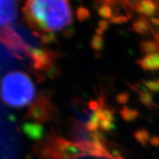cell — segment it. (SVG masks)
<instances>
[{"label":"cell","instance_id":"10","mask_svg":"<svg viewBox=\"0 0 159 159\" xmlns=\"http://www.w3.org/2000/svg\"><path fill=\"white\" fill-rule=\"evenodd\" d=\"M157 5L154 1H151V0L137 1L136 11L139 15H140V16L153 18V16L157 13Z\"/></svg>","mask_w":159,"mask_h":159},{"label":"cell","instance_id":"1","mask_svg":"<svg viewBox=\"0 0 159 159\" xmlns=\"http://www.w3.org/2000/svg\"><path fill=\"white\" fill-rule=\"evenodd\" d=\"M25 20L40 34L66 29L73 22L70 3L65 0H32L23 7Z\"/></svg>","mask_w":159,"mask_h":159},{"label":"cell","instance_id":"7","mask_svg":"<svg viewBox=\"0 0 159 159\" xmlns=\"http://www.w3.org/2000/svg\"><path fill=\"white\" fill-rule=\"evenodd\" d=\"M71 136L75 144L93 142V134L87 129L85 124L75 120L71 127Z\"/></svg>","mask_w":159,"mask_h":159},{"label":"cell","instance_id":"28","mask_svg":"<svg viewBox=\"0 0 159 159\" xmlns=\"http://www.w3.org/2000/svg\"><path fill=\"white\" fill-rule=\"evenodd\" d=\"M150 22L152 24H153L156 26H158L159 27V18L158 17H153V18H150Z\"/></svg>","mask_w":159,"mask_h":159},{"label":"cell","instance_id":"27","mask_svg":"<svg viewBox=\"0 0 159 159\" xmlns=\"http://www.w3.org/2000/svg\"><path fill=\"white\" fill-rule=\"evenodd\" d=\"M151 34H153V36L154 37V38H155V41H156V42H157V45H158V46H159V31H157V30L153 29V30H152V33H151Z\"/></svg>","mask_w":159,"mask_h":159},{"label":"cell","instance_id":"2","mask_svg":"<svg viewBox=\"0 0 159 159\" xmlns=\"http://www.w3.org/2000/svg\"><path fill=\"white\" fill-rule=\"evenodd\" d=\"M36 95V87L30 75L20 71H10L0 82V96L3 102L13 108L31 105Z\"/></svg>","mask_w":159,"mask_h":159},{"label":"cell","instance_id":"9","mask_svg":"<svg viewBox=\"0 0 159 159\" xmlns=\"http://www.w3.org/2000/svg\"><path fill=\"white\" fill-rule=\"evenodd\" d=\"M136 62L144 71H159V53L144 55Z\"/></svg>","mask_w":159,"mask_h":159},{"label":"cell","instance_id":"16","mask_svg":"<svg viewBox=\"0 0 159 159\" xmlns=\"http://www.w3.org/2000/svg\"><path fill=\"white\" fill-rule=\"evenodd\" d=\"M134 137L138 143H140L144 147H146L147 144L150 140V135L146 129L141 128L134 132Z\"/></svg>","mask_w":159,"mask_h":159},{"label":"cell","instance_id":"14","mask_svg":"<svg viewBox=\"0 0 159 159\" xmlns=\"http://www.w3.org/2000/svg\"><path fill=\"white\" fill-rule=\"evenodd\" d=\"M140 50L146 55H152L159 52V46L156 41L152 40H143L140 42Z\"/></svg>","mask_w":159,"mask_h":159},{"label":"cell","instance_id":"5","mask_svg":"<svg viewBox=\"0 0 159 159\" xmlns=\"http://www.w3.org/2000/svg\"><path fill=\"white\" fill-rule=\"evenodd\" d=\"M28 57L31 59L34 69L42 72L55 63L59 58V53L47 47L36 48L30 46L28 50Z\"/></svg>","mask_w":159,"mask_h":159},{"label":"cell","instance_id":"23","mask_svg":"<svg viewBox=\"0 0 159 159\" xmlns=\"http://www.w3.org/2000/svg\"><path fill=\"white\" fill-rule=\"evenodd\" d=\"M115 128V123H112L111 121L106 120V119H101L100 124H99V129L104 132H109L111 130H114Z\"/></svg>","mask_w":159,"mask_h":159},{"label":"cell","instance_id":"21","mask_svg":"<svg viewBox=\"0 0 159 159\" xmlns=\"http://www.w3.org/2000/svg\"><path fill=\"white\" fill-rule=\"evenodd\" d=\"M142 83L149 90L153 93L159 92V82L158 80H144Z\"/></svg>","mask_w":159,"mask_h":159},{"label":"cell","instance_id":"11","mask_svg":"<svg viewBox=\"0 0 159 159\" xmlns=\"http://www.w3.org/2000/svg\"><path fill=\"white\" fill-rule=\"evenodd\" d=\"M132 28L136 34L142 36H146L152 33L153 28L151 26L149 20L146 17L140 16L132 22Z\"/></svg>","mask_w":159,"mask_h":159},{"label":"cell","instance_id":"20","mask_svg":"<svg viewBox=\"0 0 159 159\" xmlns=\"http://www.w3.org/2000/svg\"><path fill=\"white\" fill-rule=\"evenodd\" d=\"M91 13L87 7L83 6L79 7L76 10V17L79 22H84L90 18Z\"/></svg>","mask_w":159,"mask_h":159},{"label":"cell","instance_id":"25","mask_svg":"<svg viewBox=\"0 0 159 159\" xmlns=\"http://www.w3.org/2000/svg\"><path fill=\"white\" fill-rule=\"evenodd\" d=\"M98 26L99 29L101 30H102L103 31H106L107 30H108V28L110 26V21L109 20H102L98 22Z\"/></svg>","mask_w":159,"mask_h":159},{"label":"cell","instance_id":"4","mask_svg":"<svg viewBox=\"0 0 159 159\" xmlns=\"http://www.w3.org/2000/svg\"><path fill=\"white\" fill-rule=\"evenodd\" d=\"M58 115V110L52 103L49 91H42L34 102L30 105L25 115L26 119H32L34 122L44 124L55 120Z\"/></svg>","mask_w":159,"mask_h":159},{"label":"cell","instance_id":"22","mask_svg":"<svg viewBox=\"0 0 159 159\" xmlns=\"http://www.w3.org/2000/svg\"><path fill=\"white\" fill-rule=\"evenodd\" d=\"M129 17L127 15H123V14H117V15H114L113 17L110 20V23L115 24V25H122V24H125L129 20Z\"/></svg>","mask_w":159,"mask_h":159},{"label":"cell","instance_id":"26","mask_svg":"<svg viewBox=\"0 0 159 159\" xmlns=\"http://www.w3.org/2000/svg\"><path fill=\"white\" fill-rule=\"evenodd\" d=\"M150 144L154 147H159V136H153L150 138L149 140Z\"/></svg>","mask_w":159,"mask_h":159},{"label":"cell","instance_id":"13","mask_svg":"<svg viewBox=\"0 0 159 159\" xmlns=\"http://www.w3.org/2000/svg\"><path fill=\"white\" fill-rule=\"evenodd\" d=\"M119 115L124 121L132 122L138 119L140 116V112L138 110L131 108L128 106H124L123 108L119 111Z\"/></svg>","mask_w":159,"mask_h":159},{"label":"cell","instance_id":"15","mask_svg":"<svg viewBox=\"0 0 159 159\" xmlns=\"http://www.w3.org/2000/svg\"><path fill=\"white\" fill-rule=\"evenodd\" d=\"M61 74V70L59 67L55 63L52 64L50 67H48L46 71H42L41 74H38V80H43L46 78L54 80L55 78H58Z\"/></svg>","mask_w":159,"mask_h":159},{"label":"cell","instance_id":"12","mask_svg":"<svg viewBox=\"0 0 159 159\" xmlns=\"http://www.w3.org/2000/svg\"><path fill=\"white\" fill-rule=\"evenodd\" d=\"M138 95L140 102L142 103L144 106L148 107L149 109L155 110L157 109V108H159L158 105L155 102L153 94L149 92V90H147V91H140V92L138 93Z\"/></svg>","mask_w":159,"mask_h":159},{"label":"cell","instance_id":"8","mask_svg":"<svg viewBox=\"0 0 159 159\" xmlns=\"http://www.w3.org/2000/svg\"><path fill=\"white\" fill-rule=\"evenodd\" d=\"M25 134L33 140H42L45 136V127L43 124L37 122H29L23 125Z\"/></svg>","mask_w":159,"mask_h":159},{"label":"cell","instance_id":"6","mask_svg":"<svg viewBox=\"0 0 159 159\" xmlns=\"http://www.w3.org/2000/svg\"><path fill=\"white\" fill-rule=\"evenodd\" d=\"M18 16V2L0 0V30L11 27Z\"/></svg>","mask_w":159,"mask_h":159},{"label":"cell","instance_id":"24","mask_svg":"<svg viewBox=\"0 0 159 159\" xmlns=\"http://www.w3.org/2000/svg\"><path fill=\"white\" fill-rule=\"evenodd\" d=\"M130 98V93L128 92H122L116 96L115 99L119 104L126 106V104L128 102Z\"/></svg>","mask_w":159,"mask_h":159},{"label":"cell","instance_id":"18","mask_svg":"<svg viewBox=\"0 0 159 159\" xmlns=\"http://www.w3.org/2000/svg\"><path fill=\"white\" fill-rule=\"evenodd\" d=\"M90 46L95 52H101L104 47V39L102 37L98 35H93L90 41Z\"/></svg>","mask_w":159,"mask_h":159},{"label":"cell","instance_id":"19","mask_svg":"<svg viewBox=\"0 0 159 159\" xmlns=\"http://www.w3.org/2000/svg\"><path fill=\"white\" fill-rule=\"evenodd\" d=\"M39 41L42 45L48 46L57 42V36L55 33H48V34H40Z\"/></svg>","mask_w":159,"mask_h":159},{"label":"cell","instance_id":"3","mask_svg":"<svg viewBox=\"0 0 159 159\" xmlns=\"http://www.w3.org/2000/svg\"><path fill=\"white\" fill-rule=\"evenodd\" d=\"M42 159H75L84 154L75 142L58 136H50L42 145Z\"/></svg>","mask_w":159,"mask_h":159},{"label":"cell","instance_id":"17","mask_svg":"<svg viewBox=\"0 0 159 159\" xmlns=\"http://www.w3.org/2000/svg\"><path fill=\"white\" fill-rule=\"evenodd\" d=\"M98 13L102 18L105 20H111L113 17V8L110 6L106 1L102 2V5H101L98 9Z\"/></svg>","mask_w":159,"mask_h":159},{"label":"cell","instance_id":"29","mask_svg":"<svg viewBox=\"0 0 159 159\" xmlns=\"http://www.w3.org/2000/svg\"><path fill=\"white\" fill-rule=\"evenodd\" d=\"M158 82H159V80H158Z\"/></svg>","mask_w":159,"mask_h":159}]
</instances>
